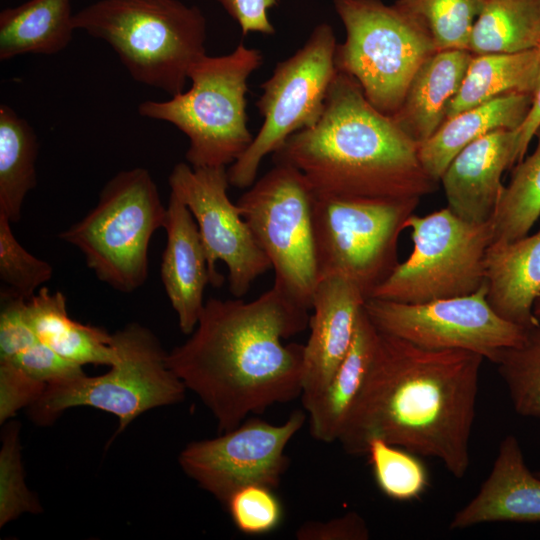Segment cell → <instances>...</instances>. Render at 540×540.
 Listing matches in <instances>:
<instances>
[{
  "instance_id": "1",
  "label": "cell",
  "mask_w": 540,
  "mask_h": 540,
  "mask_svg": "<svg viewBox=\"0 0 540 540\" xmlns=\"http://www.w3.org/2000/svg\"><path fill=\"white\" fill-rule=\"evenodd\" d=\"M483 360L475 352L427 349L378 330L337 441L347 454L362 456L380 439L440 460L454 477H464Z\"/></svg>"
},
{
  "instance_id": "2",
  "label": "cell",
  "mask_w": 540,
  "mask_h": 540,
  "mask_svg": "<svg viewBox=\"0 0 540 540\" xmlns=\"http://www.w3.org/2000/svg\"><path fill=\"white\" fill-rule=\"evenodd\" d=\"M308 311L275 287L249 302L211 298L167 364L218 430H232L250 414L301 396L304 344L283 340L309 327Z\"/></svg>"
},
{
  "instance_id": "3",
  "label": "cell",
  "mask_w": 540,
  "mask_h": 540,
  "mask_svg": "<svg viewBox=\"0 0 540 540\" xmlns=\"http://www.w3.org/2000/svg\"><path fill=\"white\" fill-rule=\"evenodd\" d=\"M418 147L352 76L338 71L319 121L291 135L273 161L298 169L316 197L420 199L437 183Z\"/></svg>"
},
{
  "instance_id": "4",
  "label": "cell",
  "mask_w": 540,
  "mask_h": 540,
  "mask_svg": "<svg viewBox=\"0 0 540 540\" xmlns=\"http://www.w3.org/2000/svg\"><path fill=\"white\" fill-rule=\"evenodd\" d=\"M72 23L108 43L136 82L171 96L183 92L190 68L206 55V19L179 0H100Z\"/></svg>"
},
{
  "instance_id": "5",
  "label": "cell",
  "mask_w": 540,
  "mask_h": 540,
  "mask_svg": "<svg viewBox=\"0 0 540 540\" xmlns=\"http://www.w3.org/2000/svg\"><path fill=\"white\" fill-rule=\"evenodd\" d=\"M262 62L259 50L243 44L226 55L206 54L189 70V90L164 101L146 100L138 112L187 136L185 157L193 168L231 165L254 138L247 125L246 94L248 79Z\"/></svg>"
},
{
  "instance_id": "6",
  "label": "cell",
  "mask_w": 540,
  "mask_h": 540,
  "mask_svg": "<svg viewBox=\"0 0 540 540\" xmlns=\"http://www.w3.org/2000/svg\"><path fill=\"white\" fill-rule=\"evenodd\" d=\"M166 215L150 172L135 167L114 175L96 205L59 238L80 250L100 281L131 293L147 280L150 241Z\"/></svg>"
},
{
  "instance_id": "7",
  "label": "cell",
  "mask_w": 540,
  "mask_h": 540,
  "mask_svg": "<svg viewBox=\"0 0 540 540\" xmlns=\"http://www.w3.org/2000/svg\"><path fill=\"white\" fill-rule=\"evenodd\" d=\"M112 336L118 357L109 371L50 383L29 407L34 422L46 425L68 408L89 406L117 416L119 433L142 413L183 400L186 387L150 329L131 323Z\"/></svg>"
},
{
  "instance_id": "8",
  "label": "cell",
  "mask_w": 540,
  "mask_h": 540,
  "mask_svg": "<svg viewBox=\"0 0 540 540\" xmlns=\"http://www.w3.org/2000/svg\"><path fill=\"white\" fill-rule=\"evenodd\" d=\"M346 30L337 44L338 71L352 76L381 113L399 109L419 66L437 51L426 28L412 15L381 0H333Z\"/></svg>"
},
{
  "instance_id": "9",
  "label": "cell",
  "mask_w": 540,
  "mask_h": 540,
  "mask_svg": "<svg viewBox=\"0 0 540 540\" xmlns=\"http://www.w3.org/2000/svg\"><path fill=\"white\" fill-rule=\"evenodd\" d=\"M413 249L369 298L406 304L466 296L486 282L485 257L494 240L492 219L468 222L448 207L405 223Z\"/></svg>"
},
{
  "instance_id": "10",
  "label": "cell",
  "mask_w": 540,
  "mask_h": 540,
  "mask_svg": "<svg viewBox=\"0 0 540 540\" xmlns=\"http://www.w3.org/2000/svg\"><path fill=\"white\" fill-rule=\"evenodd\" d=\"M315 194L295 167H274L236 205L274 271L273 287L311 310L320 280L314 239Z\"/></svg>"
},
{
  "instance_id": "11",
  "label": "cell",
  "mask_w": 540,
  "mask_h": 540,
  "mask_svg": "<svg viewBox=\"0 0 540 540\" xmlns=\"http://www.w3.org/2000/svg\"><path fill=\"white\" fill-rule=\"evenodd\" d=\"M419 200L316 197L313 225L320 279L341 275L368 299L399 263V236Z\"/></svg>"
},
{
  "instance_id": "12",
  "label": "cell",
  "mask_w": 540,
  "mask_h": 540,
  "mask_svg": "<svg viewBox=\"0 0 540 540\" xmlns=\"http://www.w3.org/2000/svg\"><path fill=\"white\" fill-rule=\"evenodd\" d=\"M333 28L317 25L304 45L276 64L261 88L256 106L264 121L247 150L227 169L230 185L249 188L263 159L293 134L320 119L330 87L338 73Z\"/></svg>"
},
{
  "instance_id": "13",
  "label": "cell",
  "mask_w": 540,
  "mask_h": 540,
  "mask_svg": "<svg viewBox=\"0 0 540 540\" xmlns=\"http://www.w3.org/2000/svg\"><path fill=\"white\" fill-rule=\"evenodd\" d=\"M485 282L476 292L421 304L368 298L364 310L375 327L417 346L475 352L495 363L500 352L519 345L528 329L498 315Z\"/></svg>"
},
{
  "instance_id": "14",
  "label": "cell",
  "mask_w": 540,
  "mask_h": 540,
  "mask_svg": "<svg viewBox=\"0 0 540 540\" xmlns=\"http://www.w3.org/2000/svg\"><path fill=\"white\" fill-rule=\"evenodd\" d=\"M168 182L171 193L186 205L197 223L210 284L220 287L224 282L216 269V263L221 261L228 270L231 294L236 298L246 295L271 264L228 196L226 167L193 168L180 162L173 167Z\"/></svg>"
},
{
  "instance_id": "15",
  "label": "cell",
  "mask_w": 540,
  "mask_h": 540,
  "mask_svg": "<svg viewBox=\"0 0 540 540\" xmlns=\"http://www.w3.org/2000/svg\"><path fill=\"white\" fill-rule=\"evenodd\" d=\"M305 421L306 415L300 410L280 425L258 418L244 420L218 437L189 443L179 454V465L224 504L246 486L274 490L289 465L286 446Z\"/></svg>"
},
{
  "instance_id": "16",
  "label": "cell",
  "mask_w": 540,
  "mask_h": 540,
  "mask_svg": "<svg viewBox=\"0 0 540 540\" xmlns=\"http://www.w3.org/2000/svg\"><path fill=\"white\" fill-rule=\"evenodd\" d=\"M365 300L341 275L319 280L312 299L310 335L304 344L300 396L304 409L326 388L348 353Z\"/></svg>"
},
{
  "instance_id": "17",
  "label": "cell",
  "mask_w": 540,
  "mask_h": 540,
  "mask_svg": "<svg viewBox=\"0 0 540 540\" xmlns=\"http://www.w3.org/2000/svg\"><path fill=\"white\" fill-rule=\"evenodd\" d=\"M517 140V129L495 130L455 156L440 179L454 214L472 223L492 219L504 186L502 174L516 164Z\"/></svg>"
},
{
  "instance_id": "18",
  "label": "cell",
  "mask_w": 540,
  "mask_h": 540,
  "mask_svg": "<svg viewBox=\"0 0 540 540\" xmlns=\"http://www.w3.org/2000/svg\"><path fill=\"white\" fill-rule=\"evenodd\" d=\"M164 229L167 242L162 255L161 280L180 330L190 335L204 309V291L210 275L197 223L173 193H170Z\"/></svg>"
},
{
  "instance_id": "19",
  "label": "cell",
  "mask_w": 540,
  "mask_h": 540,
  "mask_svg": "<svg viewBox=\"0 0 540 540\" xmlns=\"http://www.w3.org/2000/svg\"><path fill=\"white\" fill-rule=\"evenodd\" d=\"M540 522V477L527 467L520 443L507 435L478 493L455 513L449 528L490 522Z\"/></svg>"
},
{
  "instance_id": "20",
  "label": "cell",
  "mask_w": 540,
  "mask_h": 540,
  "mask_svg": "<svg viewBox=\"0 0 540 540\" xmlns=\"http://www.w3.org/2000/svg\"><path fill=\"white\" fill-rule=\"evenodd\" d=\"M487 300L505 320L525 329L539 325L540 229L513 241H493L485 257Z\"/></svg>"
},
{
  "instance_id": "21",
  "label": "cell",
  "mask_w": 540,
  "mask_h": 540,
  "mask_svg": "<svg viewBox=\"0 0 540 540\" xmlns=\"http://www.w3.org/2000/svg\"><path fill=\"white\" fill-rule=\"evenodd\" d=\"M472 58L469 50H440L417 69L404 99L391 116L416 144L427 141L447 118L450 101L458 92Z\"/></svg>"
},
{
  "instance_id": "22",
  "label": "cell",
  "mask_w": 540,
  "mask_h": 540,
  "mask_svg": "<svg viewBox=\"0 0 540 540\" xmlns=\"http://www.w3.org/2000/svg\"><path fill=\"white\" fill-rule=\"evenodd\" d=\"M532 98L529 93L505 94L446 119L418 147L427 175L438 183L450 162L468 144L495 130L518 129L530 111Z\"/></svg>"
},
{
  "instance_id": "23",
  "label": "cell",
  "mask_w": 540,
  "mask_h": 540,
  "mask_svg": "<svg viewBox=\"0 0 540 540\" xmlns=\"http://www.w3.org/2000/svg\"><path fill=\"white\" fill-rule=\"evenodd\" d=\"M25 312L38 339L65 360L81 367L111 366L117 360L112 334L73 320L62 292L41 287L26 300Z\"/></svg>"
},
{
  "instance_id": "24",
  "label": "cell",
  "mask_w": 540,
  "mask_h": 540,
  "mask_svg": "<svg viewBox=\"0 0 540 540\" xmlns=\"http://www.w3.org/2000/svg\"><path fill=\"white\" fill-rule=\"evenodd\" d=\"M377 332L363 307L348 353L326 388L305 409L309 415L310 432L315 440L325 443L338 440L365 379Z\"/></svg>"
},
{
  "instance_id": "25",
  "label": "cell",
  "mask_w": 540,
  "mask_h": 540,
  "mask_svg": "<svg viewBox=\"0 0 540 540\" xmlns=\"http://www.w3.org/2000/svg\"><path fill=\"white\" fill-rule=\"evenodd\" d=\"M72 0H28L0 13V60L64 50L75 30Z\"/></svg>"
},
{
  "instance_id": "26",
  "label": "cell",
  "mask_w": 540,
  "mask_h": 540,
  "mask_svg": "<svg viewBox=\"0 0 540 540\" xmlns=\"http://www.w3.org/2000/svg\"><path fill=\"white\" fill-rule=\"evenodd\" d=\"M537 49L518 53L472 54L447 118L510 93L532 94L538 78Z\"/></svg>"
},
{
  "instance_id": "27",
  "label": "cell",
  "mask_w": 540,
  "mask_h": 540,
  "mask_svg": "<svg viewBox=\"0 0 540 540\" xmlns=\"http://www.w3.org/2000/svg\"><path fill=\"white\" fill-rule=\"evenodd\" d=\"M38 140L32 126L10 106H0V213L21 219L26 195L37 184Z\"/></svg>"
},
{
  "instance_id": "28",
  "label": "cell",
  "mask_w": 540,
  "mask_h": 540,
  "mask_svg": "<svg viewBox=\"0 0 540 540\" xmlns=\"http://www.w3.org/2000/svg\"><path fill=\"white\" fill-rule=\"evenodd\" d=\"M540 42V0H486L470 36L472 54L518 53Z\"/></svg>"
},
{
  "instance_id": "29",
  "label": "cell",
  "mask_w": 540,
  "mask_h": 540,
  "mask_svg": "<svg viewBox=\"0 0 540 540\" xmlns=\"http://www.w3.org/2000/svg\"><path fill=\"white\" fill-rule=\"evenodd\" d=\"M534 152L516 163L495 213L493 241H513L528 234L540 217V126Z\"/></svg>"
},
{
  "instance_id": "30",
  "label": "cell",
  "mask_w": 540,
  "mask_h": 540,
  "mask_svg": "<svg viewBox=\"0 0 540 540\" xmlns=\"http://www.w3.org/2000/svg\"><path fill=\"white\" fill-rule=\"evenodd\" d=\"M486 0H396L394 5L415 17L437 49L468 50L473 25Z\"/></svg>"
},
{
  "instance_id": "31",
  "label": "cell",
  "mask_w": 540,
  "mask_h": 540,
  "mask_svg": "<svg viewBox=\"0 0 540 540\" xmlns=\"http://www.w3.org/2000/svg\"><path fill=\"white\" fill-rule=\"evenodd\" d=\"M495 364L515 411L540 419V324L519 345L503 349Z\"/></svg>"
},
{
  "instance_id": "32",
  "label": "cell",
  "mask_w": 540,
  "mask_h": 540,
  "mask_svg": "<svg viewBox=\"0 0 540 540\" xmlns=\"http://www.w3.org/2000/svg\"><path fill=\"white\" fill-rule=\"evenodd\" d=\"M380 490L394 500L418 497L427 485V472L413 453L374 439L368 444L367 454Z\"/></svg>"
},
{
  "instance_id": "33",
  "label": "cell",
  "mask_w": 540,
  "mask_h": 540,
  "mask_svg": "<svg viewBox=\"0 0 540 540\" xmlns=\"http://www.w3.org/2000/svg\"><path fill=\"white\" fill-rule=\"evenodd\" d=\"M12 224L0 213V279L7 291L29 299L52 278L53 268L17 241Z\"/></svg>"
},
{
  "instance_id": "34",
  "label": "cell",
  "mask_w": 540,
  "mask_h": 540,
  "mask_svg": "<svg viewBox=\"0 0 540 540\" xmlns=\"http://www.w3.org/2000/svg\"><path fill=\"white\" fill-rule=\"evenodd\" d=\"M18 436L16 423H11L4 431L0 453V526L23 513L41 510L24 482Z\"/></svg>"
},
{
  "instance_id": "35",
  "label": "cell",
  "mask_w": 540,
  "mask_h": 540,
  "mask_svg": "<svg viewBox=\"0 0 540 540\" xmlns=\"http://www.w3.org/2000/svg\"><path fill=\"white\" fill-rule=\"evenodd\" d=\"M235 526L248 535L276 529L282 520V506L273 489L250 485L236 491L226 503Z\"/></svg>"
},
{
  "instance_id": "36",
  "label": "cell",
  "mask_w": 540,
  "mask_h": 540,
  "mask_svg": "<svg viewBox=\"0 0 540 540\" xmlns=\"http://www.w3.org/2000/svg\"><path fill=\"white\" fill-rule=\"evenodd\" d=\"M0 365L8 366L43 387L50 383L75 377L84 371L54 352L39 339L10 358L0 360Z\"/></svg>"
},
{
  "instance_id": "37",
  "label": "cell",
  "mask_w": 540,
  "mask_h": 540,
  "mask_svg": "<svg viewBox=\"0 0 540 540\" xmlns=\"http://www.w3.org/2000/svg\"><path fill=\"white\" fill-rule=\"evenodd\" d=\"M369 529L365 520L355 512L328 521H308L296 531L298 540H367Z\"/></svg>"
},
{
  "instance_id": "38",
  "label": "cell",
  "mask_w": 540,
  "mask_h": 540,
  "mask_svg": "<svg viewBox=\"0 0 540 540\" xmlns=\"http://www.w3.org/2000/svg\"><path fill=\"white\" fill-rule=\"evenodd\" d=\"M238 23L242 34L256 32L273 35L275 28L268 12L278 0H215Z\"/></svg>"
},
{
  "instance_id": "39",
  "label": "cell",
  "mask_w": 540,
  "mask_h": 540,
  "mask_svg": "<svg viewBox=\"0 0 540 540\" xmlns=\"http://www.w3.org/2000/svg\"><path fill=\"white\" fill-rule=\"evenodd\" d=\"M536 49L539 59L538 78L535 89L532 93L533 98L530 111L524 123L517 129L518 140L516 148V163L524 158L527 148L540 126V42Z\"/></svg>"
},
{
  "instance_id": "40",
  "label": "cell",
  "mask_w": 540,
  "mask_h": 540,
  "mask_svg": "<svg viewBox=\"0 0 540 540\" xmlns=\"http://www.w3.org/2000/svg\"><path fill=\"white\" fill-rule=\"evenodd\" d=\"M533 314H534V316L536 317V319L538 320V322L540 324V296L538 297V299L536 300V302L534 304Z\"/></svg>"
},
{
  "instance_id": "41",
  "label": "cell",
  "mask_w": 540,
  "mask_h": 540,
  "mask_svg": "<svg viewBox=\"0 0 540 540\" xmlns=\"http://www.w3.org/2000/svg\"><path fill=\"white\" fill-rule=\"evenodd\" d=\"M536 475L540 477V471L536 472Z\"/></svg>"
}]
</instances>
